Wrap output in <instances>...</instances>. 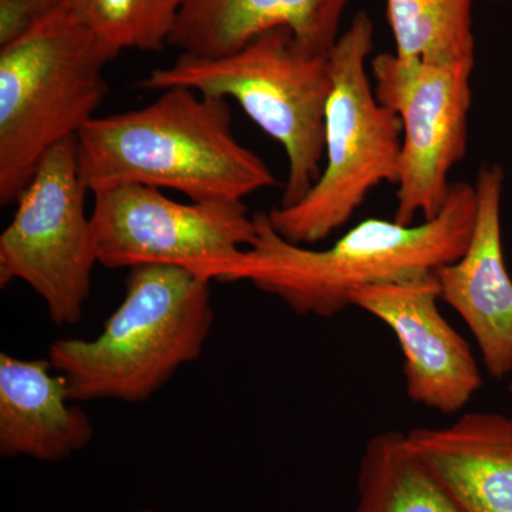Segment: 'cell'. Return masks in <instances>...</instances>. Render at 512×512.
<instances>
[{
    "label": "cell",
    "instance_id": "obj_1",
    "mask_svg": "<svg viewBox=\"0 0 512 512\" xmlns=\"http://www.w3.org/2000/svg\"><path fill=\"white\" fill-rule=\"evenodd\" d=\"M476 210L474 184L460 181L431 220L404 225L367 218L325 249L292 244L275 231L268 212H258L252 245L192 272L211 282H249L298 315L329 319L352 306L356 289L434 274L456 261L470 241Z\"/></svg>",
    "mask_w": 512,
    "mask_h": 512
},
{
    "label": "cell",
    "instance_id": "obj_2",
    "mask_svg": "<svg viewBox=\"0 0 512 512\" xmlns=\"http://www.w3.org/2000/svg\"><path fill=\"white\" fill-rule=\"evenodd\" d=\"M227 99L173 87L141 109L94 117L77 136L87 191L136 184L194 202H244L278 185L231 130Z\"/></svg>",
    "mask_w": 512,
    "mask_h": 512
},
{
    "label": "cell",
    "instance_id": "obj_3",
    "mask_svg": "<svg viewBox=\"0 0 512 512\" xmlns=\"http://www.w3.org/2000/svg\"><path fill=\"white\" fill-rule=\"evenodd\" d=\"M214 320L211 281L184 266H137L100 335L56 340L47 359L73 402L143 403L202 355Z\"/></svg>",
    "mask_w": 512,
    "mask_h": 512
},
{
    "label": "cell",
    "instance_id": "obj_4",
    "mask_svg": "<svg viewBox=\"0 0 512 512\" xmlns=\"http://www.w3.org/2000/svg\"><path fill=\"white\" fill-rule=\"evenodd\" d=\"M137 86L148 92L185 87L237 101L256 126L284 147L288 178L276 207L301 201L322 173L332 89L329 55L303 49L289 29L262 33L227 56L181 53L168 66L151 70Z\"/></svg>",
    "mask_w": 512,
    "mask_h": 512
},
{
    "label": "cell",
    "instance_id": "obj_5",
    "mask_svg": "<svg viewBox=\"0 0 512 512\" xmlns=\"http://www.w3.org/2000/svg\"><path fill=\"white\" fill-rule=\"evenodd\" d=\"M111 60L64 3L0 49V204L18 201L42 158L96 117Z\"/></svg>",
    "mask_w": 512,
    "mask_h": 512
},
{
    "label": "cell",
    "instance_id": "obj_6",
    "mask_svg": "<svg viewBox=\"0 0 512 512\" xmlns=\"http://www.w3.org/2000/svg\"><path fill=\"white\" fill-rule=\"evenodd\" d=\"M373 47L375 25L359 12L330 50L322 173L301 201L268 212L272 227L292 244L325 241L352 220L370 192L399 181L402 123L372 87L367 60Z\"/></svg>",
    "mask_w": 512,
    "mask_h": 512
},
{
    "label": "cell",
    "instance_id": "obj_7",
    "mask_svg": "<svg viewBox=\"0 0 512 512\" xmlns=\"http://www.w3.org/2000/svg\"><path fill=\"white\" fill-rule=\"evenodd\" d=\"M77 137L53 147L20 194L13 220L0 235V286L22 281L45 301L56 325L83 316L97 261Z\"/></svg>",
    "mask_w": 512,
    "mask_h": 512
},
{
    "label": "cell",
    "instance_id": "obj_8",
    "mask_svg": "<svg viewBox=\"0 0 512 512\" xmlns=\"http://www.w3.org/2000/svg\"><path fill=\"white\" fill-rule=\"evenodd\" d=\"M476 62L430 63L382 53L372 60L377 100L402 123L394 221L431 220L450 194V173L466 156Z\"/></svg>",
    "mask_w": 512,
    "mask_h": 512
},
{
    "label": "cell",
    "instance_id": "obj_9",
    "mask_svg": "<svg viewBox=\"0 0 512 512\" xmlns=\"http://www.w3.org/2000/svg\"><path fill=\"white\" fill-rule=\"evenodd\" d=\"M97 261L104 268L225 261L252 245L254 215L244 202L171 200L158 188L126 184L93 192Z\"/></svg>",
    "mask_w": 512,
    "mask_h": 512
},
{
    "label": "cell",
    "instance_id": "obj_10",
    "mask_svg": "<svg viewBox=\"0 0 512 512\" xmlns=\"http://www.w3.org/2000/svg\"><path fill=\"white\" fill-rule=\"evenodd\" d=\"M440 299L436 275L429 274L363 286L352 293V306L396 336L407 397L450 416L471 402L483 376L467 340L441 315Z\"/></svg>",
    "mask_w": 512,
    "mask_h": 512
},
{
    "label": "cell",
    "instance_id": "obj_11",
    "mask_svg": "<svg viewBox=\"0 0 512 512\" xmlns=\"http://www.w3.org/2000/svg\"><path fill=\"white\" fill-rule=\"evenodd\" d=\"M503 187L498 165L480 168L474 184L476 221L466 251L434 272L441 301L466 322L485 369L498 380L512 372V278L501 234Z\"/></svg>",
    "mask_w": 512,
    "mask_h": 512
},
{
    "label": "cell",
    "instance_id": "obj_12",
    "mask_svg": "<svg viewBox=\"0 0 512 512\" xmlns=\"http://www.w3.org/2000/svg\"><path fill=\"white\" fill-rule=\"evenodd\" d=\"M414 457L463 512H512V416L464 413L404 433Z\"/></svg>",
    "mask_w": 512,
    "mask_h": 512
},
{
    "label": "cell",
    "instance_id": "obj_13",
    "mask_svg": "<svg viewBox=\"0 0 512 512\" xmlns=\"http://www.w3.org/2000/svg\"><path fill=\"white\" fill-rule=\"evenodd\" d=\"M350 0H184L170 43L185 55L221 57L272 29L291 30L296 43L329 55Z\"/></svg>",
    "mask_w": 512,
    "mask_h": 512
},
{
    "label": "cell",
    "instance_id": "obj_14",
    "mask_svg": "<svg viewBox=\"0 0 512 512\" xmlns=\"http://www.w3.org/2000/svg\"><path fill=\"white\" fill-rule=\"evenodd\" d=\"M49 359L0 355V454L56 463L92 443L93 421L73 406Z\"/></svg>",
    "mask_w": 512,
    "mask_h": 512
},
{
    "label": "cell",
    "instance_id": "obj_15",
    "mask_svg": "<svg viewBox=\"0 0 512 512\" xmlns=\"http://www.w3.org/2000/svg\"><path fill=\"white\" fill-rule=\"evenodd\" d=\"M353 512H463L407 447L402 431L367 441Z\"/></svg>",
    "mask_w": 512,
    "mask_h": 512
},
{
    "label": "cell",
    "instance_id": "obj_16",
    "mask_svg": "<svg viewBox=\"0 0 512 512\" xmlns=\"http://www.w3.org/2000/svg\"><path fill=\"white\" fill-rule=\"evenodd\" d=\"M394 55L430 63L476 62L473 0H386Z\"/></svg>",
    "mask_w": 512,
    "mask_h": 512
},
{
    "label": "cell",
    "instance_id": "obj_17",
    "mask_svg": "<svg viewBox=\"0 0 512 512\" xmlns=\"http://www.w3.org/2000/svg\"><path fill=\"white\" fill-rule=\"evenodd\" d=\"M113 59L126 50L160 52L170 43L184 0H63Z\"/></svg>",
    "mask_w": 512,
    "mask_h": 512
},
{
    "label": "cell",
    "instance_id": "obj_18",
    "mask_svg": "<svg viewBox=\"0 0 512 512\" xmlns=\"http://www.w3.org/2000/svg\"><path fill=\"white\" fill-rule=\"evenodd\" d=\"M63 5V0H0V49L28 35Z\"/></svg>",
    "mask_w": 512,
    "mask_h": 512
},
{
    "label": "cell",
    "instance_id": "obj_19",
    "mask_svg": "<svg viewBox=\"0 0 512 512\" xmlns=\"http://www.w3.org/2000/svg\"><path fill=\"white\" fill-rule=\"evenodd\" d=\"M138 512H167V511H160V510H150V508H147V510L138 511Z\"/></svg>",
    "mask_w": 512,
    "mask_h": 512
},
{
    "label": "cell",
    "instance_id": "obj_20",
    "mask_svg": "<svg viewBox=\"0 0 512 512\" xmlns=\"http://www.w3.org/2000/svg\"><path fill=\"white\" fill-rule=\"evenodd\" d=\"M493 2H504V0H493Z\"/></svg>",
    "mask_w": 512,
    "mask_h": 512
},
{
    "label": "cell",
    "instance_id": "obj_21",
    "mask_svg": "<svg viewBox=\"0 0 512 512\" xmlns=\"http://www.w3.org/2000/svg\"><path fill=\"white\" fill-rule=\"evenodd\" d=\"M510 392L512 393V383L510 384Z\"/></svg>",
    "mask_w": 512,
    "mask_h": 512
}]
</instances>
